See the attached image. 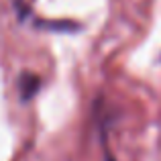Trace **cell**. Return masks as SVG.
Masks as SVG:
<instances>
[{"label": "cell", "instance_id": "obj_1", "mask_svg": "<svg viewBox=\"0 0 161 161\" xmlns=\"http://www.w3.org/2000/svg\"><path fill=\"white\" fill-rule=\"evenodd\" d=\"M19 88H20V96H23V100H31L33 96H35V92L41 88V78L27 71V74L20 75Z\"/></svg>", "mask_w": 161, "mask_h": 161}, {"label": "cell", "instance_id": "obj_2", "mask_svg": "<svg viewBox=\"0 0 161 161\" xmlns=\"http://www.w3.org/2000/svg\"><path fill=\"white\" fill-rule=\"evenodd\" d=\"M106 161H114V157H112V155H108V153H106Z\"/></svg>", "mask_w": 161, "mask_h": 161}]
</instances>
